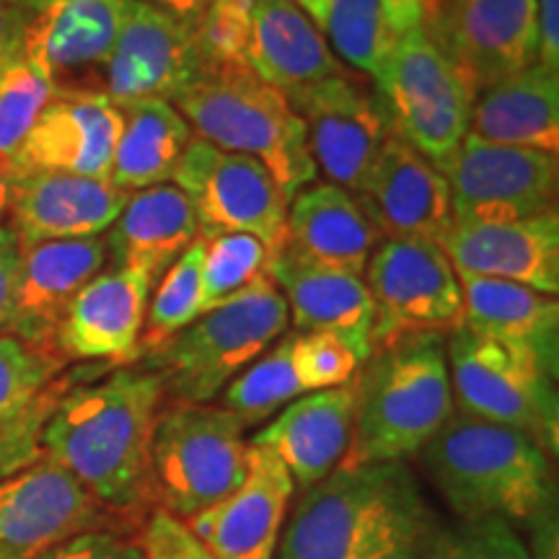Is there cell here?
Instances as JSON below:
<instances>
[{
	"label": "cell",
	"instance_id": "cell-1",
	"mask_svg": "<svg viewBox=\"0 0 559 559\" xmlns=\"http://www.w3.org/2000/svg\"><path fill=\"white\" fill-rule=\"evenodd\" d=\"M164 404L158 373L120 368L99 383L68 389L39 445L107 510H140L151 502V445Z\"/></svg>",
	"mask_w": 559,
	"mask_h": 559
},
{
	"label": "cell",
	"instance_id": "cell-2",
	"mask_svg": "<svg viewBox=\"0 0 559 559\" xmlns=\"http://www.w3.org/2000/svg\"><path fill=\"white\" fill-rule=\"evenodd\" d=\"M432 513L404 461L337 466L304 489L275 559H419Z\"/></svg>",
	"mask_w": 559,
	"mask_h": 559
},
{
	"label": "cell",
	"instance_id": "cell-3",
	"mask_svg": "<svg viewBox=\"0 0 559 559\" xmlns=\"http://www.w3.org/2000/svg\"><path fill=\"white\" fill-rule=\"evenodd\" d=\"M453 415L445 334L412 332L373 347L355 373L353 436L342 466L417 456Z\"/></svg>",
	"mask_w": 559,
	"mask_h": 559
},
{
	"label": "cell",
	"instance_id": "cell-4",
	"mask_svg": "<svg viewBox=\"0 0 559 559\" xmlns=\"http://www.w3.org/2000/svg\"><path fill=\"white\" fill-rule=\"evenodd\" d=\"M417 456L443 500L466 523L528 526L539 510L557 502L549 453L506 425L453 409Z\"/></svg>",
	"mask_w": 559,
	"mask_h": 559
},
{
	"label": "cell",
	"instance_id": "cell-5",
	"mask_svg": "<svg viewBox=\"0 0 559 559\" xmlns=\"http://www.w3.org/2000/svg\"><path fill=\"white\" fill-rule=\"evenodd\" d=\"M171 104L194 138L262 160L288 200L319 179L306 128L288 96L251 73L243 62H200L198 73Z\"/></svg>",
	"mask_w": 559,
	"mask_h": 559
},
{
	"label": "cell",
	"instance_id": "cell-6",
	"mask_svg": "<svg viewBox=\"0 0 559 559\" xmlns=\"http://www.w3.org/2000/svg\"><path fill=\"white\" fill-rule=\"evenodd\" d=\"M288 324L290 313L283 293L264 277L145 353V368L158 373L166 402L210 404L283 337Z\"/></svg>",
	"mask_w": 559,
	"mask_h": 559
},
{
	"label": "cell",
	"instance_id": "cell-7",
	"mask_svg": "<svg viewBox=\"0 0 559 559\" xmlns=\"http://www.w3.org/2000/svg\"><path fill=\"white\" fill-rule=\"evenodd\" d=\"M247 425L213 404L166 402L151 445L148 498L174 519L190 521L247 479Z\"/></svg>",
	"mask_w": 559,
	"mask_h": 559
},
{
	"label": "cell",
	"instance_id": "cell-8",
	"mask_svg": "<svg viewBox=\"0 0 559 559\" xmlns=\"http://www.w3.org/2000/svg\"><path fill=\"white\" fill-rule=\"evenodd\" d=\"M445 355L453 409L519 430L547 453H557V376L521 349L479 337L464 326L445 337Z\"/></svg>",
	"mask_w": 559,
	"mask_h": 559
},
{
	"label": "cell",
	"instance_id": "cell-9",
	"mask_svg": "<svg viewBox=\"0 0 559 559\" xmlns=\"http://www.w3.org/2000/svg\"><path fill=\"white\" fill-rule=\"evenodd\" d=\"M376 91L402 135L440 171L469 135L474 94L425 29L394 37Z\"/></svg>",
	"mask_w": 559,
	"mask_h": 559
},
{
	"label": "cell",
	"instance_id": "cell-10",
	"mask_svg": "<svg viewBox=\"0 0 559 559\" xmlns=\"http://www.w3.org/2000/svg\"><path fill=\"white\" fill-rule=\"evenodd\" d=\"M290 107L306 128L317 171L342 190L360 194L394 122L379 91L349 68L330 79L288 91Z\"/></svg>",
	"mask_w": 559,
	"mask_h": 559
},
{
	"label": "cell",
	"instance_id": "cell-11",
	"mask_svg": "<svg viewBox=\"0 0 559 559\" xmlns=\"http://www.w3.org/2000/svg\"><path fill=\"white\" fill-rule=\"evenodd\" d=\"M171 181L192 202L200 239L251 234L272 251L283 241L290 200L262 160L192 138Z\"/></svg>",
	"mask_w": 559,
	"mask_h": 559
},
{
	"label": "cell",
	"instance_id": "cell-12",
	"mask_svg": "<svg viewBox=\"0 0 559 559\" xmlns=\"http://www.w3.org/2000/svg\"><path fill=\"white\" fill-rule=\"evenodd\" d=\"M362 275L376 306L373 347L400 334H451L461 326L459 277L440 243L383 239Z\"/></svg>",
	"mask_w": 559,
	"mask_h": 559
},
{
	"label": "cell",
	"instance_id": "cell-13",
	"mask_svg": "<svg viewBox=\"0 0 559 559\" xmlns=\"http://www.w3.org/2000/svg\"><path fill=\"white\" fill-rule=\"evenodd\" d=\"M440 174L449 181L453 223L523 221L557 207V153L466 135Z\"/></svg>",
	"mask_w": 559,
	"mask_h": 559
},
{
	"label": "cell",
	"instance_id": "cell-14",
	"mask_svg": "<svg viewBox=\"0 0 559 559\" xmlns=\"http://www.w3.org/2000/svg\"><path fill=\"white\" fill-rule=\"evenodd\" d=\"M132 0H24V58L55 91H99ZM102 94V91H99Z\"/></svg>",
	"mask_w": 559,
	"mask_h": 559
},
{
	"label": "cell",
	"instance_id": "cell-15",
	"mask_svg": "<svg viewBox=\"0 0 559 559\" xmlns=\"http://www.w3.org/2000/svg\"><path fill=\"white\" fill-rule=\"evenodd\" d=\"M104 508L52 459L0 481V559H34L73 536L96 531Z\"/></svg>",
	"mask_w": 559,
	"mask_h": 559
},
{
	"label": "cell",
	"instance_id": "cell-16",
	"mask_svg": "<svg viewBox=\"0 0 559 559\" xmlns=\"http://www.w3.org/2000/svg\"><path fill=\"white\" fill-rule=\"evenodd\" d=\"M425 34L449 58L474 94L539 58L536 0H456Z\"/></svg>",
	"mask_w": 559,
	"mask_h": 559
},
{
	"label": "cell",
	"instance_id": "cell-17",
	"mask_svg": "<svg viewBox=\"0 0 559 559\" xmlns=\"http://www.w3.org/2000/svg\"><path fill=\"white\" fill-rule=\"evenodd\" d=\"M200 70V52L192 21L132 0L107 66L99 91L117 107L140 99L174 102Z\"/></svg>",
	"mask_w": 559,
	"mask_h": 559
},
{
	"label": "cell",
	"instance_id": "cell-18",
	"mask_svg": "<svg viewBox=\"0 0 559 559\" xmlns=\"http://www.w3.org/2000/svg\"><path fill=\"white\" fill-rule=\"evenodd\" d=\"M122 135V109L99 91H55L26 135L9 179L60 171L107 179Z\"/></svg>",
	"mask_w": 559,
	"mask_h": 559
},
{
	"label": "cell",
	"instance_id": "cell-19",
	"mask_svg": "<svg viewBox=\"0 0 559 559\" xmlns=\"http://www.w3.org/2000/svg\"><path fill=\"white\" fill-rule=\"evenodd\" d=\"M293 495L296 485L280 459L249 443L247 479L185 523L215 559H275Z\"/></svg>",
	"mask_w": 559,
	"mask_h": 559
},
{
	"label": "cell",
	"instance_id": "cell-20",
	"mask_svg": "<svg viewBox=\"0 0 559 559\" xmlns=\"http://www.w3.org/2000/svg\"><path fill=\"white\" fill-rule=\"evenodd\" d=\"M267 277L283 293L296 332H326L345 342L362 366L373 353L376 306L362 275L326 267L280 243Z\"/></svg>",
	"mask_w": 559,
	"mask_h": 559
},
{
	"label": "cell",
	"instance_id": "cell-21",
	"mask_svg": "<svg viewBox=\"0 0 559 559\" xmlns=\"http://www.w3.org/2000/svg\"><path fill=\"white\" fill-rule=\"evenodd\" d=\"M153 285L143 270L132 267H111L91 277L70 300L52 349L62 360H138Z\"/></svg>",
	"mask_w": 559,
	"mask_h": 559
},
{
	"label": "cell",
	"instance_id": "cell-22",
	"mask_svg": "<svg viewBox=\"0 0 559 559\" xmlns=\"http://www.w3.org/2000/svg\"><path fill=\"white\" fill-rule=\"evenodd\" d=\"M456 272L559 293V213L506 223H453L438 241Z\"/></svg>",
	"mask_w": 559,
	"mask_h": 559
},
{
	"label": "cell",
	"instance_id": "cell-23",
	"mask_svg": "<svg viewBox=\"0 0 559 559\" xmlns=\"http://www.w3.org/2000/svg\"><path fill=\"white\" fill-rule=\"evenodd\" d=\"M9 181V226L21 249L99 236L109 230L130 198L107 179L79 174L29 171Z\"/></svg>",
	"mask_w": 559,
	"mask_h": 559
},
{
	"label": "cell",
	"instance_id": "cell-24",
	"mask_svg": "<svg viewBox=\"0 0 559 559\" xmlns=\"http://www.w3.org/2000/svg\"><path fill=\"white\" fill-rule=\"evenodd\" d=\"M381 239L440 241L453 226L449 181L396 130L376 158L373 171L355 194Z\"/></svg>",
	"mask_w": 559,
	"mask_h": 559
},
{
	"label": "cell",
	"instance_id": "cell-25",
	"mask_svg": "<svg viewBox=\"0 0 559 559\" xmlns=\"http://www.w3.org/2000/svg\"><path fill=\"white\" fill-rule=\"evenodd\" d=\"M107 260V243L102 236L45 241L21 249L5 334H13L34 347L52 349L55 332L66 317L70 300L91 277L99 275Z\"/></svg>",
	"mask_w": 559,
	"mask_h": 559
},
{
	"label": "cell",
	"instance_id": "cell-26",
	"mask_svg": "<svg viewBox=\"0 0 559 559\" xmlns=\"http://www.w3.org/2000/svg\"><path fill=\"white\" fill-rule=\"evenodd\" d=\"M355 419V379L345 386L311 391L249 438L288 469L293 485L309 489L345 459Z\"/></svg>",
	"mask_w": 559,
	"mask_h": 559
},
{
	"label": "cell",
	"instance_id": "cell-27",
	"mask_svg": "<svg viewBox=\"0 0 559 559\" xmlns=\"http://www.w3.org/2000/svg\"><path fill=\"white\" fill-rule=\"evenodd\" d=\"M66 360L52 349L0 334V477L37 459V445L68 381H55Z\"/></svg>",
	"mask_w": 559,
	"mask_h": 559
},
{
	"label": "cell",
	"instance_id": "cell-28",
	"mask_svg": "<svg viewBox=\"0 0 559 559\" xmlns=\"http://www.w3.org/2000/svg\"><path fill=\"white\" fill-rule=\"evenodd\" d=\"M464 313L461 326L479 337L521 349L557 376L559 304L526 285L456 272Z\"/></svg>",
	"mask_w": 559,
	"mask_h": 559
},
{
	"label": "cell",
	"instance_id": "cell-29",
	"mask_svg": "<svg viewBox=\"0 0 559 559\" xmlns=\"http://www.w3.org/2000/svg\"><path fill=\"white\" fill-rule=\"evenodd\" d=\"M280 243L311 262L362 275L381 234L353 192L313 181L290 198Z\"/></svg>",
	"mask_w": 559,
	"mask_h": 559
},
{
	"label": "cell",
	"instance_id": "cell-30",
	"mask_svg": "<svg viewBox=\"0 0 559 559\" xmlns=\"http://www.w3.org/2000/svg\"><path fill=\"white\" fill-rule=\"evenodd\" d=\"M243 62L283 94L345 70V62L296 0H251Z\"/></svg>",
	"mask_w": 559,
	"mask_h": 559
},
{
	"label": "cell",
	"instance_id": "cell-31",
	"mask_svg": "<svg viewBox=\"0 0 559 559\" xmlns=\"http://www.w3.org/2000/svg\"><path fill=\"white\" fill-rule=\"evenodd\" d=\"M200 239L192 202L177 185L132 192L109 226L107 257L115 267L143 270L153 283Z\"/></svg>",
	"mask_w": 559,
	"mask_h": 559
},
{
	"label": "cell",
	"instance_id": "cell-32",
	"mask_svg": "<svg viewBox=\"0 0 559 559\" xmlns=\"http://www.w3.org/2000/svg\"><path fill=\"white\" fill-rule=\"evenodd\" d=\"M469 135L498 145L559 151V73L539 62L479 91Z\"/></svg>",
	"mask_w": 559,
	"mask_h": 559
},
{
	"label": "cell",
	"instance_id": "cell-33",
	"mask_svg": "<svg viewBox=\"0 0 559 559\" xmlns=\"http://www.w3.org/2000/svg\"><path fill=\"white\" fill-rule=\"evenodd\" d=\"M120 109L122 135L111 160L109 185L128 194L169 185L181 153L194 138L192 128L166 99H140Z\"/></svg>",
	"mask_w": 559,
	"mask_h": 559
},
{
	"label": "cell",
	"instance_id": "cell-34",
	"mask_svg": "<svg viewBox=\"0 0 559 559\" xmlns=\"http://www.w3.org/2000/svg\"><path fill=\"white\" fill-rule=\"evenodd\" d=\"M293 337L296 332L283 334L223 389L221 407L234 412L247 430L306 394L293 368Z\"/></svg>",
	"mask_w": 559,
	"mask_h": 559
},
{
	"label": "cell",
	"instance_id": "cell-35",
	"mask_svg": "<svg viewBox=\"0 0 559 559\" xmlns=\"http://www.w3.org/2000/svg\"><path fill=\"white\" fill-rule=\"evenodd\" d=\"M202 254H205V241L198 239L160 275L158 288L145 311L138 358L164 345L166 340L202 317Z\"/></svg>",
	"mask_w": 559,
	"mask_h": 559
},
{
	"label": "cell",
	"instance_id": "cell-36",
	"mask_svg": "<svg viewBox=\"0 0 559 559\" xmlns=\"http://www.w3.org/2000/svg\"><path fill=\"white\" fill-rule=\"evenodd\" d=\"M202 241V313L218 309L267 277L272 249L257 236L223 234Z\"/></svg>",
	"mask_w": 559,
	"mask_h": 559
},
{
	"label": "cell",
	"instance_id": "cell-37",
	"mask_svg": "<svg viewBox=\"0 0 559 559\" xmlns=\"http://www.w3.org/2000/svg\"><path fill=\"white\" fill-rule=\"evenodd\" d=\"M52 96L55 83L26 58L0 70V166L5 174Z\"/></svg>",
	"mask_w": 559,
	"mask_h": 559
},
{
	"label": "cell",
	"instance_id": "cell-38",
	"mask_svg": "<svg viewBox=\"0 0 559 559\" xmlns=\"http://www.w3.org/2000/svg\"><path fill=\"white\" fill-rule=\"evenodd\" d=\"M249 13L251 0H210L198 16L190 19L200 62H207V66L243 62L249 39Z\"/></svg>",
	"mask_w": 559,
	"mask_h": 559
},
{
	"label": "cell",
	"instance_id": "cell-39",
	"mask_svg": "<svg viewBox=\"0 0 559 559\" xmlns=\"http://www.w3.org/2000/svg\"><path fill=\"white\" fill-rule=\"evenodd\" d=\"M293 368L306 394L345 386L355 379L360 362L345 342L326 332H296Z\"/></svg>",
	"mask_w": 559,
	"mask_h": 559
},
{
	"label": "cell",
	"instance_id": "cell-40",
	"mask_svg": "<svg viewBox=\"0 0 559 559\" xmlns=\"http://www.w3.org/2000/svg\"><path fill=\"white\" fill-rule=\"evenodd\" d=\"M430 559H531V551L510 523L474 521L432 544Z\"/></svg>",
	"mask_w": 559,
	"mask_h": 559
},
{
	"label": "cell",
	"instance_id": "cell-41",
	"mask_svg": "<svg viewBox=\"0 0 559 559\" xmlns=\"http://www.w3.org/2000/svg\"><path fill=\"white\" fill-rule=\"evenodd\" d=\"M138 542L145 559H215L185 521L160 508H153Z\"/></svg>",
	"mask_w": 559,
	"mask_h": 559
},
{
	"label": "cell",
	"instance_id": "cell-42",
	"mask_svg": "<svg viewBox=\"0 0 559 559\" xmlns=\"http://www.w3.org/2000/svg\"><path fill=\"white\" fill-rule=\"evenodd\" d=\"M34 559H145L138 539L109 528L86 531Z\"/></svg>",
	"mask_w": 559,
	"mask_h": 559
},
{
	"label": "cell",
	"instance_id": "cell-43",
	"mask_svg": "<svg viewBox=\"0 0 559 559\" xmlns=\"http://www.w3.org/2000/svg\"><path fill=\"white\" fill-rule=\"evenodd\" d=\"M21 243L11 226H0V334H5L11 317L13 290H16Z\"/></svg>",
	"mask_w": 559,
	"mask_h": 559
},
{
	"label": "cell",
	"instance_id": "cell-44",
	"mask_svg": "<svg viewBox=\"0 0 559 559\" xmlns=\"http://www.w3.org/2000/svg\"><path fill=\"white\" fill-rule=\"evenodd\" d=\"M24 0H0V70L24 58Z\"/></svg>",
	"mask_w": 559,
	"mask_h": 559
},
{
	"label": "cell",
	"instance_id": "cell-45",
	"mask_svg": "<svg viewBox=\"0 0 559 559\" xmlns=\"http://www.w3.org/2000/svg\"><path fill=\"white\" fill-rule=\"evenodd\" d=\"M536 29H539L542 68L559 73V0H536Z\"/></svg>",
	"mask_w": 559,
	"mask_h": 559
},
{
	"label": "cell",
	"instance_id": "cell-46",
	"mask_svg": "<svg viewBox=\"0 0 559 559\" xmlns=\"http://www.w3.org/2000/svg\"><path fill=\"white\" fill-rule=\"evenodd\" d=\"M383 21L394 37L423 29L425 24V0H379Z\"/></svg>",
	"mask_w": 559,
	"mask_h": 559
},
{
	"label": "cell",
	"instance_id": "cell-47",
	"mask_svg": "<svg viewBox=\"0 0 559 559\" xmlns=\"http://www.w3.org/2000/svg\"><path fill=\"white\" fill-rule=\"evenodd\" d=\"M140 3H151L156 9H164L179 19H194L205 9L210 0H140Z\"/></svg>",
	"mask_w": 559,
	"mask_h": 559
},
{
	"label": "cell",
	"instance_id": "cell-48",
	"mask_svg": "<svg viewBox=\"0 0 559 559\" xmlns=\"http://www.w3.org/2000/svg\"><path fill=\"white\" fill-rule=\"evenodd\" d=\"M453 3H456V0H425V24H423V29H425V26L436 24V21L443 16V13L449 11Z\"/></svg>",
	"mask_w": 559,
	"mask_h": 559
},
{
	"label": "cell",
	"instance_id": "cell-49",
	"mask_svg": "<svg viewBox=\"0 0 559 559\" xmlns=\"http://www.w3.org/2000/svg\"><path fill=\"white\" fill-rule=\"evenodd\" d=\"M296 3L304 9L306 13H309V19L313 21V24L319 26L321 16H324V9H326V0H296Z\"/></svg>",
	"mask_w": 559,
	"mask_h": 559
},
{
	"label": "cell",
	"instance_id": "cell-50",
	"mask_svg": "<svg viewBox=\"0 0 559 559\" xmlns=\"http://www.w3.org/2000/svg\"><path fill=\"white\" fill-rule=\"evenodd\" d=\"M9 192H11L9 174H5L3 166H0V218H3V215L9 213Z\"/></svg>",
	"mask_w": 559,
	"mask_h": 559
}]
</instances>
